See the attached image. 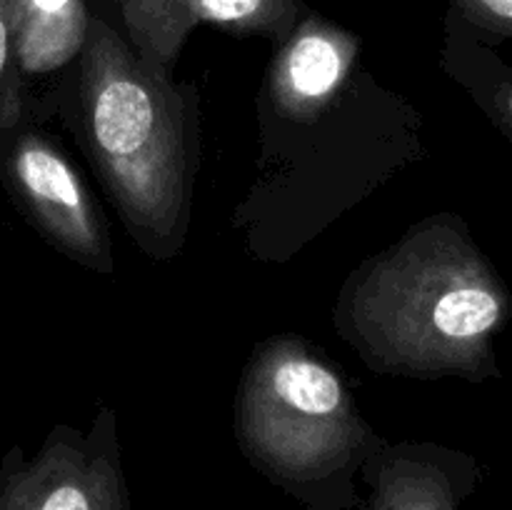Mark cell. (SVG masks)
I'll return each mask as SVG.
<instances>
[{
	"instance_id": "cell-1",
	"label": "cell",
	"mask_w": 512,
	"mask_h": 510,
	"mask_svg": "<svg viewBox=\"0 0 512 510\" xmlns=\"http://www.w3.org/2000/svg\"><path fill=\"white\" fill-rule=\"evenodd\" d=\"M508 318V288L450 213L368 260L338 305L340 330L360 358L405 378L498 375L493 340Z\"/></svg>"
},
{
	"instance_id": "cell-2",
	"label": "cell",
	"mask_w": 512,
	"mask_h": 510,
	"mask_svg": "<svg viewBox=\"0 0 512 510\" xmlns=\"http://www.w3.org/2000/svg\"><path fill=\"white\" fill-rule=\"evenodd\" d=\"M85 138L135 243L153 258L183 245L195 173L193 110L168 70L145 63L90 15L80 50Z\"/></svg>"
},
{
	"instance_id": "cell-3",
	"label": "cell",
	"mask_w": 512,
	"mask_h": 510,
	"mask_svg": "<svg viewBox=\"0 0 512 510\" xmlns=\"http://www.w3.org/2000/svg\"><path fill=\"white\" fill-rule=\"evenodd\" d=\"M238 440L253 468L305 510L355 508V475L383 443L338 370L298 338L268 340L250 358Z\"/></svg>"
},
{
	"instance_id": "cell-4",
	"label": "cell",
	"mask_w": 512,
	"mask_h": 510,
	"mask_svg": "<svg viewBox=\"0 0 512 510\" xmlns=\"http://www.w3.org/2000/svg\"><path fill=\"white\" fill-rule=\"evenodd\" d=\"M0 510H133L113 415L83 435L60 425L30 460L10 450L0 468Z\"/></svg>"
},
{
	"instance_id": "cell-5",
	"label": "cell",
	"mask_w": 512,
	"mask_h": 510,
	"mask_svg": "<svg viewBox=\"0 0 512 510\" xmlns=\"http://www.w3.org/2000/svg\"><path fill=\"white\" fill-rule=\"evenodd\" d=\"M13 193L40 233L68 258L98 273H113L108 235L98 205L70 160L35 130L13 140L5 160Z\"/></svg>"
},
{
	"instance_id": "cell-6",
	"label": "cell",
	"mask_w": 512,
	"mask_h": 510,
	"mask_svg": "<svg viewBox=\"0 0 512 510\" xmlns=\"http://www.w3.org/2000/svg\"><path fill=\"white\" fill-rule=\"evenodd\" d=\"M118 33L130 48L160 70H173L185 40L200 25L235 35H263L283 43L308 15L303 0H110Z\"/></svg>"
},
{
	"instance_id": "cell-7",
	"label": "cell",
	"mask_w": 512,
	"mask_h": 510,
	"mask_svg": "<svg viewBox=\"0 0 512 510\" xmlns=\"http://www.w3.org/2000/svg\"><path fill=\"white\" fill-rule=\"evenodd\" d=\"M360 478L368 495L358 510H460L480 470L473 458L430 443H380L365 458Z\"/></svg>"
},
{
	"instance_id": "cell-8",
	"label": "cell",
	"mask_w": 512,
	"mask_h": 510,
	"mask_svg": "<svg viewBox=\"0 0 512 510\" xmlns=\"http://www.w3.org/2000/svg\"><path fill=\"white\" fill-rule=\"evenodd\" d=\"M360 55L358 35L310 13L278 45L270 68V95L285 118H318L343 90Z\"/></svg>"
},
{
	"instance_id": "cell-9",
	"label": "cell",
	"mask_w": 512,
	"mask_h": 510,
	"mask_svg": "<svg viewBox=\"0 0 512 510\" xmlns=\"http://www.w3.org/2000/svg\"><path fill=\"white\" fill-rule=\"evenodd\" d=\"M90 15L85 0H13L15 73L45 75L80 55Z\"/></svg>"
},
{
	"instance_id": "cell-10",
	"label": "cell",
	"mask_w": 512,
	"mask_h": 510,
	"mask_svg": "<svg viewBox=\"0 0 512 510\" xmlns=\"http://www.w3.org/2000/svg\"><path fill=\"white\" fill-rule=\"evenodd\" d=\"M443 68L512 143V65L490 48L483 33L470 28L453 10L445 18Z\"/></svg>"
},
{
	"instance_id": "cell-11",
	"label": "cell",
	"mask_w": 512,
	"mask_h": 510,
	"mask_svg": "<svg viewBox=\"0 0 512 510\" xmlns=\"http://www.w3.org/2000/svg\"><path fill=\"white\" fill-rule=\"evenodd\" d=\"M450 10L485 38L512 40V0H448Z\"/></svg>"
},
{
	"instance_id": "cell-12",
	"label": "cell",
	"mask_w": 512,
	"mask_h": 510,
	"mask_svg": "<svg viewBox=\"0 0 512 510\" xmlns=\"http://www.w3.org/2000/svg\"><path fill=\"white\" fill-rule=\"evenodd\" d=\"M15 73L13 60V0H0V95H3V105L8 103L10 110L15 113V103L10 90L5 88L10 75Z\"/></svg>"
}]
</instances>
